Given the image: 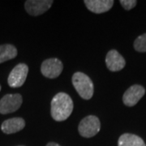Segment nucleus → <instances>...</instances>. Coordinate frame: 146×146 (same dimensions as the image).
Masks as SVG:
<instances>
[{
	"label": "nucleus",
	"mask_w": 146,
	"mask_h": 146,
	"mask_svg": "<svg viewBox=\"0 0 146 146\" xmlns=\"http://www.w3.org/2000/svg\"><path fill=\"white\" fill-rule=\"evenodd\" d=\"M63 65L62 62L56 58L46 59L42 62L41 72L42 75L49 79L57 78L63 72Z\"/></svg>",
	"instance_id": "nucleus-6"
},
{
	"label": "nucleus",
	"mask_w": 146,
	"mask_h": 146,
	"mask_svg": "<svg viewBox=\"0 0 146 146\" xmlns=\"http://www.w3.org/2000/svg\"><path fill=\"white\" fill-rule=\"evenodd\" d=\"M0 90H1V85H0Z\"/></svg>",
	"instance_id": "nucleus-17"
},
{
	"label": "nucleus",
	"mask_w": 146,
	"mask_h": 146,
	"mask_svg": "<svg viewBox=\"0 0 146 146\" xmlns=\"http://www.w3.org/2000/svg\"><path fill=\"white\" fill-rule=\"evenodd\" d=\"M20 146H22V145H20Z\"/></svg>",
	"instance_id": "nucleus-18"
},
{
	"label": "nucleus",
	"mask_w": 146,
	"mask_h": 146,
	"mask_svg": "<svg viewBox=\"0 0 146 146\" xmlns=\"http://www.w3.org/2000/svg\"><path fill=\"white\" fill-rule=\"evenodd\" d=\"M101 123L99 119L95 115H89L80 121L78 127L79 133L85 138L96 136L99 132Z\"/></svg>",
	"instance_id": "nucleus-3"
},
{
	"label": "nucleus",
	"mask_w": 146,
	"mask_h": 146,
	"mask_svg": "<svg viewBox=\"0 0 146 146\" xmlns=\"http://www.w3.org/2000/svg\"><path fill=\"white\" fill-rule=\"evenodd\" d=\"M50 113L54 119L58 122L64 121L72 113L73 102L68 94L58 93L51 101Z\"/></svg>",
	"instance_id": "nucleus-1"
},
{
	"label": "nucleus",
	"mask_w": 146,
	"mask_h": 146,
	"mask_svg": "<svg viewBox=\"0 0 146 146\" xmlns=\"http://www.w3.org/2000/svg\"><path fill=\"white\" fill-rule=\"evenodd\" d=\"M134 48L138 52H146V33L139 36L135 40Z\"/></svg>",
	"instance_id": "nucleus-14"
},
{
	"label": "nucleus",
	"mask_w": 146,
	"mask_h": 146,
	"mask_svg": "<svg viewBox=\"0 0 146 146\" xmlns=\"http://www.w3.org/2000/svg\"><path fill=\"white\" fill-rule=\"evenodd\" d=\"M23 102L21 94H6L0 100V114L7 115L20 109Z\"/></svg>",
	"instance_id": "nucleus-4"
},
{
	"label": "nucleus",
	"mask_w": 146,
	"mask_h": 146,
	"mask_svg": "<svg viewBox=\"0 0 146 146\" xmlns=\"http://www.w3.org/2000/svg\"><path fill=\"white\" fill-rule=\"evenodd\" d=\"M17 49L13 45L4 44L0 46V63L7 62L16 57Z\"/></svg>",
	"instance_id": "nucleus-13"
},
{
	"label": "nucleus",
	"mask_w": 146,
	"mask_h": 146,
	"mask_svg": "<svg viewBox=\"0 0 146 146\" xmlns=\"http://www.w3.org/2000/svg\"><path fill=\"white\" fill-rule=\"evenodd\" d=\"M145 94V89L139 84H134L126 90L123 96V103L127 106H133L143 98Z\"/></svg>",
	"instance_id": "nucleus-8"
},
{
	"label": "nucleus",
	"mask_w": 146,
	"mask_h": 146,
	"mask_svg": "<svg viewBox=\"0 0 146 146\" xmlns=\"http://www.w3.org/2000/svg\"><path fill=\"white\" fill-rule=\"evenodd\" d=\"M107 68L111 72H119L125 67V59L115 50H111L106 57Z\"/></svg>",
	"instance_id": "nucleus-9"
},
{
	"label": "nucleus",
	"mask_w": 146,
	"mask_h": 146,
	"mask_svg": "<svg viewBox=\"0 0 146 146\" xmlns=\"http://www.w3.org/2000/svg\"><path fill=\"white\" fill-rule=\"evenodd\" d=\"M120 3L125 10L129 11L136 7L137 2L136 0H120Z\"/></svg>",
	"instance_id": "nucleus-15"
},
{
	"label": "nucleus",
	"mask_w": 146,
	"mask_h": 146,
	"mask_svg": "<svg viewBox=\"0 0 146 146\" xmlns=\"http://www.w3.org/2000/svg\"><path fill=\"white\" fill-rule=\"evenodd\" d=\"M72 84L78 94L84 100H89L94 95V87L92 80L83 72H76L72 76Z\"/></svg>",
	"instance_id": "nucleus-2"
},
{
	"label": "nucleus",
	"mask_w": 146,
	"mask_h": 146,
	"mask_svg": "<svg viewBox=\"0 0 146 146\" xmlns=\"http://www.w3.org/2000/svg\"><path fill=\"white\" fill-rule=\"evenodd\" d=\"M29 67L25 63H19L11 70L8 76L7 83L11 88H20L26 80Z\"/></svg>",
	"instance_id": "nucleus-5"
},
{
	"label": "nucleus",
	"mask_w": 146,
	"mask_h": 146,
	"mask_svg": "<svg viewBox=\"0 0 146 146\" xmlns=\"http://www.w3.org/2000/svg\"><path fill=\"white\" fill-rule=\"evenodd\" d=\"M118 146H146V145L140 136L131 133H124L119 138Z\"/></svg>",
	"instance_id": "nucleus-12"
},
{
	"label": "nucleus",
	"mask_w": 146,
	"mask_h": 146,
	"mask_svg": "<svg viewBox=\"0 0 146 146\" xmlns=\"http://www.w3.org/2000/svg\"><path fill=\"white\" fill-rule=\"evenodd\" d=\"M84 4L90 11L101 14L106 12L113 7V0H85Z\"/></svg>",
	"instance_id": "nucleus-10"
},
{
	"label": "nucleus",
	"mask_w": 146,
	"mask_h": 146,
	"mask_svg": "<svg viewBox=\"0 0 146 146\" xmlns=\"http://www.w3.org/2000/svg\"><path fill=\"white\" fill-rule=\"evenodd\" d=\"M25 127V121L22 118H12L5 120L1 126V130L5 134H13L20 131Z\"/></svg>",
	"instance_id": "nucleus-11"
},
{
	"label": "nucleus",
	"mask_w": 146,
	"mask_h": 146,
	"mask_svg": "<svg viewBox=\"0 0 146 146\" xmlns=\"http://www.w3.org/2000/svg\"><path fill=\"white\" fill-rule=\"evenodd\" d=\"M52 0H28L25 3L26 11L31 16H40L51 7Z\"/></svg>",
	"instance_id": "nucleus-7"
},
{
	"label": "nucleus",
	"mask_w": 146,
	"mask_h": 146,
	"mask_svg": "<svg viewBox=\"0 0 146 146\" xmlns=\"http://www.w3.org/2000/svg\"><path fill=\"white\" fill-rule=\"evenodd\" d=\"M46 146H60L57 143H54V142H50V143H48L46 145Z\"/></svg>",
	"instance_id": "nucleus-16"
}]
</instances>
